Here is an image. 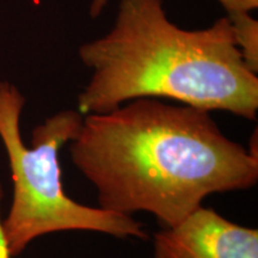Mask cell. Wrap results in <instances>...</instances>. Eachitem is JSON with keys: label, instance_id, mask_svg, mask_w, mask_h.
Listing matches in <instances>:
<instances>
[{"label": "cell", "instance_id": "4", "mask_svg": "<svg viewBox=\"0 0 258 258\" xmlns=\"http://www.w3.org/2000/svg\"><path fill=\"white\" fill-rule=\"evenodd\" d=\"M152 258H258V231L201 206L154 233Z\"/></svg>", "mask_w": 258, "mask_h": 258}, {"label": "cell", "instance_id": "1", "mask_svg": "<svg viewBox=\"0 0 258 258\" xmlns=\"http://www.w3.org/2000/svg\"><path fill=\"white\" fill-rule=\"evenodd\" d=\"M69 150L98 207L150 213L161 227L184 220L208 196L258 180V154L226 137L211 111L158 98L85 115Z\"/></svg>", "mask_w": 258, "mask_h": 258}, {"label": "cell", "instance_id": "3", "mask_svg": "<svg viewBox=\"0 0 258 258\" xmlns=\"http://www.w3.org/2000/svg\"><path fill=\"white\" fill-rule=\"evenodd\" d=\"M25 98L17 86L0 82V140L8 156L12 201L3 230L12 257L37 238L67 231H88L127 239H147L144 225L132 215L90 207L74 201L63 189L59 154L76 138L84 115L67 109L46 118L24 144L21 117Z\"/></svg>", "mask_w": 258, "mask_h": 258}, {"label": "cell", "instance_id": "8", "mask_svg": "<svg viewBox=\"0 0 258 258\" xmlns=\"http://www.w3.org/2000/svg\"><path fill=\"white\" fill-rule=\"evenodd\" d=\"M108 3L109 0H92L89 9L91 18L95 19L97 17H99V16L103 14V11H104L105 6L108 5Z\"/></svg>", "mask_w": 258, "mask_h": 258}, {"label": "cell", "instance_id": "6", "mask_svg": "<svg viewBox=\"0 0 258 258\" xmlns=\"http://www.w3.org/2000/svg\"><path fill=\"white\" fill-rule=\"evenodd\" d=\"M227 15L251 14L258 8V0H218Z\"/></svg>", "mask_w": 258, "mask_h": 258}, {"label": "cell", "instance_id": "2", "mask_svg": "<svg viewBox=\"0 0 258 258\" xmlns=\"http://www.w3.org/2000/svg\"><path fill=\"white\" fill-rule=\"evenodd\" d=\"M78 55L91 71L77 98L84 116L158 98L257 117L258 76L235 46L227 16L189 30L167 17L163 0H120L110 30L82 44Z\"/></svg>", "mask_w": 258, "mask_h": 258}, {"label": "cell", "instance_id": "7", "mask_svg": "<svg viewBox=\"0 0 258 258\" xmlns=\"http://www.w3.org/2000/svg\"><path fill=\"white\" fill-rule=\"evenodd\" d=\"M4 199V188L0 183V258H12L10 253L8 243H6L4 230H3V218H2V202Z\"/></svg>", "mask_w": 258, "mask_h": 258}, {"label": "cell", "instance_id": "5", "mask_svg": "<svg viewBox=\"0 0 258 258\" xmlns=\"http://www.w3.org/2000/svg\"><path fill=\"white\" fill-rule=\"evenodd\" d=\"M230 18L235 46L245 64L258 73V21L251 14L227 15Z\"/></svg>", "mask_w": 258, "mask_h": 258}]
</instances>
